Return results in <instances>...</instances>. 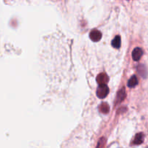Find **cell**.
<instances>
[{"label":"cell","mask_w":148,"mask_h":148,"mask_svg":"<svg viewBox=\"0 0 148 148\" xmlns=\"http://www.w3.org/2000/svg\"><path fill=\"white\" fill-rule=\"evenodd\" d=\"M109 92V88L107 86V85H98V89L96 90L97 96L99 98H104L108 95Z\"/></svg>","instance_id":"obj_1"},{"label":"cell","mask_w":148,"mask_h":148,"mask_svg":"<svg viewBox=\"0 0 148 148\" xmlns=\"http://www.w3.org/2000/svg\"><path fill=\"white\" fill-rule=\"evenodd\" d=\"M102 38V33L98 30H93L90 33V38L94 42H98Z\"/></svg>","instance_id":"obj_2"},{"label":"cell","mask_w":148,"mask_h":148,"mask_svg":"<svg viewBox=\"0 0 148 148\" xmlns=\"http://www.w3.org/2000/svg\"><path fill=\"white\" fill-rule=\"evenodd\" d=\"M97 82L98 83V85H106L107 82L109 80V78H108V75L106 73H101L98 75L96 78Z\"/></svg>","instance_id":"obj_3"},{"label":"cell","mask_w":148,"mask_h":148,"mask_svg":"<svg viewBox=\"0 0 148 148\" xmlns=\"http://www.w3.org/2000/svg\"><path fill=\"white\" fill-rule=\"evenodd\" d=\"M143 54V49H140V48L137 47L133 50L132 53V56L133 59L134 61H139L140 59V58L142 57Z\"/></svg>","instance_id":"obj_4"},{"label":"cell","mask_w":148,"mask_h":148,"mask_svg":"<svg viewBox=\"0 0 148 148\" xmlns=\"http://www.w3.org/2000/svg\"><path fill=\"white\" fill-rule=\"evenodd\" d=\"M143 141H144V134L143 133H139L135 136V138L133 141V144L139 145H141Z\"/></svg>","instance_id":"obj_5"},{"label":"cell","mask_w":148,"mask_h":148,"mask_svg":"<svg viewBox=\"0 0 148 148\" xmlns=\"http://www.w3.org/2000/svg\"><path fill=\"white\" fill-rule=\"evenodd\" d=\"M125 98H126L125 89L123 88L122 89L120 90L118 92V93H117L116 103H120V102H121V101H123Z\"/></svg>","instance_id":"obj_6"},{"label":"cell","mask_w":148,"mask_h":148,"mask_svg":"<svg viewBox=\"0 0 148 148\" xmlns=\"http://www.w3.org/2000/svg\"><path fill=\"white\" fill-rule=\"evenodd\" d=\"M137 72H139V74H140L143 77L145 78L146 77H147V69H146V66H145V65H139V66H137Z\"/></svg>","instance_id":"obj_7"},{"label":"cell","mask_w":148,"mask_h":148,"mask_svg":"<svg viewBox=\"0 0 148 148\" xmlns=\"http://www.w3.org/2000/svg\"><path fill=\"white\" fill-rule=\"evenodd\" d=\"M111 44H112L113 47H114L115 49H119L120 46H121V37L119 36H116L113 39Z\"/></svg>","instance_id":"obj_8"},{"label":"cell","mask_w":148,"mask_h":148,"mask_svg":"<svg viewBox=\"0 0 148 148\" xmlns=\"http://www.w3.org/2000/svg\"><path fill=\"white\" fill-rule=\"evenodd\" d=\"M137 84H138V79H137V77L134 75V76H132L129 79L127 85H128V87H130V88H134Z\"/></svg>","instance_id":"obj_9"},{"label":"cell","mask_w":148,"mask_h":148,"mask_svg":"<svg viewBox=\"0 0 148 148\" xmlns=\"http://www.w3.org/2000/svg\"><path fill=\"white\" fill-rule=\"evenodd\" d=\"M109 106L106 103H103L101 106H100V111L103 114H108L109 112Z\"/></svg>","instance_id":"obj_10"},{"label":"cell","mask_w":148,"mask_h":148,"mask_svg":"<svg viewBox=\"0 0 148 148\" xmlns=\"http://www.w3.org/2000/svg\"><path fill=\"white\" fill-rule=\"evenodd\" d=\"M106 143V140L104 137H102V138L100 140V141L98 142V144L97 145L96 148H104V146H105Z\"/></svg>","instance_id":"obj_11"}]
</instances>
